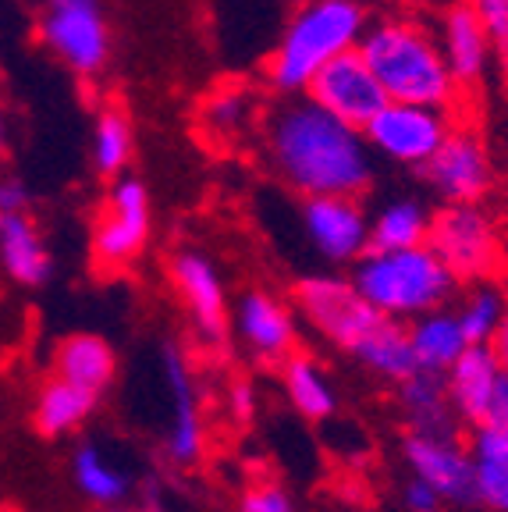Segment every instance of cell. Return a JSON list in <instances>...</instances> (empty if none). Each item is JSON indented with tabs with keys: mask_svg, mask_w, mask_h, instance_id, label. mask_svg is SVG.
<instances>
[{
	"mask_svg": "<svg viewBox=\"0 0 508 512\" xmlns=\"http://www.w3.org/2000/svg\"><path fill=\"white\" fill-rule=\"evenodd\" d=\"M263 153L299 196H363L374 185V150L363 128L334 118L306 93L281 96L263 121Z\"/></svg>",
	"mask_w": 508,
	"mask_h": 512,
	"instance_id": "1",
	"label": "cell"
},
{
	"mask_svg": "<svg viewBox=\"0 0 508 512\" xmlns=\"http://www.w3.org/2000/svg\"><path fill=\"white\" fill-rule=\"evenodd\" d=\"M359 54L377 75L388 100H405V104H434L452 107L459 104V82L452 79L437 43V32H430L427 22L413 15H384L370 18Z\"/></svg>",
	"mask_w": 508,
	"mask_h": 512,
	"instance_id": "2",
	"label": "cell"
},
{
	"mask_svg": "<svg viewBox=\"0 0 508 512\" xmlns=\"http://www.w3.org/2000/svg\"><path fill=\"white\" fill-rule=\"evenodd\" d=\"M370 18L374 11L366 0H302L267 57V86L278 96L306 93L327 61L359 47Z\"/></svg>",
	"mask_w": 508,
	"mask_h": 512,
	"instance_id": "3",
	"label": "cell"
},
{
	"mask_svg": "<svg viewBox=\"0 0 508 512\" xmlns=\"http://www.w3.org/2000/svg\"><path fill=\"white\" fill-rule=\"evenodd\" d=\"M352 281L381 317L402 324L437 306H452L459 296V278L427 242L409 249H366L352 264Z\"/></svg>",
	"mask_w": 508,
	"mask_h": 512,
	"instance_id": "4",
	"label": "cell"
},
{
	"mask_svg": "<svg viewBox=\"0 0 508 512\" xmlns=\"http://www.w3.org/2000/svg\"><path fill=\"white\" fill-rule=\"evenodd\" d=\"M427 246L445 260L459 285L491 281L505 267V235L480 203H445L430 217Z\"/></svg>",
	"mask_w": 508,
	"mask_h": 512,
	"instance_id": "5",
	"label": "cell"
},
{
	"mask_svg": "<svg viewBox=\"0 0 508 512\" xmlns=\"http://www.w3.org/2000/svg\"><path fill=\"white\" fill-rule=\"evenodd\" d=\"M36 36L54 61L79 79H96L111 64V25L104 0H43Z\"/></svg>",
	"mask_w": 508,
	"mask_h": 512,
	"instance_id": "6",
	"label": "cell"
},
{
	"mask_svg": "<svg viewBox=\"0 0 508 512\" xmlns=\"http://www.w3.org/2000/svg\"><path fill=\"white\" fill-rule=\"evenodd\" d=\"M295 310L317 335H324L327 342L345 349L349 356L381 320V313L363 299L356 281L342 278V274H310V278H302L295 285Z\"/></svg>",
	"mask_w": 508,
	"mask_h": 512,
	"instance_id": "7",
	"label": "cell"
},
{
	"mask_svg": "<svg viewBox=\"0 0 508 512\" xmlns=\"http://www.w3.org/2000/svg\"><path fill=\"white\" fill-rule=\"evenodd\" d=\"M153 232V200L146 182L132 175L111 178L93 228V260L104 271H125L139 260Z\"/></svg>",
	"mask_w": 508,
	"mask_h": 512,
	"instance_id": "8",
	"label": "cell"
},
{
	"mask_svg": "<svg viewBox=\"0 0 508 512\" xmlns=\"http://www.w3.org/2000/svg\"><path fill=\"white\" fill-rule=\"evenodd\" d=\"M452 125V107L388 100L363 125V139L374 150V157H384L391 164H405V168H420L423 160L445 143Z\"/></svg>",
	"mask_w": 508,
	"mask_h": 512,
	"instance_id": "9",
	"label": "cell"
},
{
	"mask_svg": "<svg viewBox=\"0 0 508 512\" xmlns=\"http://www.w3.org/2000/svg\"><path fill=\"white\" fill-rule=\"evenodd\" d=\"M416 171L441 203H484L494 189L491 150L477 128L469 125H452L445 143Z\"/></svg>",
	"mask_w": 508,
	"mask_h": 512,
	"instance_id": "10",
	"label": "cell"
},
{
	"mask_svg": "<svg viewBox=\"0 0 508 512\" xmlns=\"http://www.w3.org/2000/svg\"><path fill=\"white\" fill-rule=\"evenodd\" d=\"M302 232L334 267H352L370 249V214L359 196H302Z\"/></svg>",
	"mask_w": 508,
	"mask_h": 512,
	"instance_id": "11",
	"label": "cell"
},
{
	"mask_svg": "<svg viewBox=\"0 0 508 512\" xmlns=\"http://www.w3.org/2000/svg\"><path fill=\"white\" fill-rule=\"evenodd\" d=\"M306 96L317 107H324L327 114L349 121L356 128H363L388 104V93L381 89V82L370 72V64L363 61L359 50H349V54H338L334 61H327L306 86Z\"/></svg>",
	"mask_w": 508,
	"mask_h": 512,
	"instance_id": "12",
	"label": "cell"
},
{
	"mask_svg": "<svg viewBox=\"0 0 508 512\" xmlns=\"http://www.w3.org/2000/svg\"><path fill=\"white\" fill-rule=\"evenodd\" d=\"M171 285L192 317V328L207 345H221L228 338V292L217 264L199 249H178L167 264Z\"/></svg>",
	"mask_w": 508,
	"mask_h": 512,
	"instance_id": "13",
	"label": "cell"
},
{
	"mask_svg": "<svg viewBox=\"0 0 508 512\" xmlns=\"http://www.w3.org/2000/svg\"><path fill=\"white\" fill-rule=\"evenodd\" d=\"M402 456L409 473L434 488L441 502H473V463L455 431H409L402 438Z\"/></svg>",
	"mask_w": 508,
	"mask_h": 512,
	"instance_id": "14",
	"label": "cell"
},
{
	"mask_svg": "<svg viewBox=\"0 0 508 512\" xmlns=\"http://www.w3.org/2000/svg\"><path fill=\"white\" fill-rule=\"evenodd\" d=\"M242 345L263 363H285L295 352V310L267 288H249L231 317Z\"/></svg>",
	"mask_w": 508,
	"mask_h": 512,
	"instance_id": "15",
	"label": "cell"
},
{
	"mask_svg": "<svg viewBox=\"0 0 508 512\" xmlns=\"http://www.w3.org/2000/svg\"><path fill=\"white\" fill-rule=\"evenodd\" d=\"M437 43H441L448 72L459 82L462 93H477L487 75H491L494 57H491V43H487L484 22H480L473 0H459V4H452V8L441 15Z\"/></svg>",
	"mask_w": 508,
	"mask_h": 512,
	"instance_id": "16",
	"label": "cell"
},
{
	"mask_svg": "<svg viewBox=\"0 0 508 512\" xmlns=\"http://www.w3.org/2000/svg\"><path fill=\"white\" fill-rule=\"evenodd\" d=\"M164 381L171 395V424H167V456L178 466H192L203 456L207 431H203V409H199L196 384L185 352L178 345L164 349Z\"/></svg>",
	"mask_w": 508,
	"mask_h": 512,
	"instance_id": "17",
	"label": "cell"
},
{
	"mask_svg": "<svg viewBox=\"0 0 508 512\" xmlns=\"http://www.w3.org/2000/svg\"><path fill=\"white\" fill-rule=\"evenodd\" d=\"M501 363L494 356L491 345H466L462 356L445 370V395L448 406H452L455 420H466V424H484V413L491 406V395L498 388Z\"/></svg>",
	"mask_w": 508,
	"mask_h": 512,
	"instance_id": "18",
	"label": "cell"
},
{
	"mask_svg": "<svg viewBox=\"0 0 508 512\" xmlns=\"http://www.w3.org/2000/svg\"><path fill=\"white\" fill-rule=\"evenodd\" d=\"M0 267L18 285H43L54 271L50 249L43 242L40 224L32 221L29 210L22 214H0Z\"/></svg>",
	"mask_w": 508,
	"mask_h": 512,
	"instance_id": "19",
	"label": "cell"
},
{
	"mask_svg": "<svg viewBox=\"0 0 508 512\" xmlns=\"http://www.w3.org/2000/svg\"><path fill=\"white\" fill-rule=\"evenodd\" d=\"M405 328H409V345H413L416 370H427V374H445L462 356V349L469 345L452 306H437V310H430V313H420V317L409 320Z\"/></svg>",
	"mask_w": 508,
	"mask_h": 512,
	"instance_id": "20",
	"label": "cell"
},
{
	"mask_svg": "<svg viewBox=\"0 0 508 512\" xmlns=\"http://www.w3.org/2000/svg\"><path fill=\"white\" fill-rule=\"evenodd\" d=\"M118 374V356H114L111 342L100 335H68L54 352V377L79 384L86 392L100 395Z\"/></svg>",
	"mask_w": 508,
	"mask_h": 512,
	"instance_id": "21",
	"label": "cell"
},
{
	"mask_svg": "<svg viewBox=\"0 0 508 512\" xmlns=\"http://www.w3.org/2000/svg\"><path fill=\"white\" fill-rule=\"evenodd\" d=\"M473 463V502L491 512H508V434L480 424L469 445Z\"/></svg>",
	"mask_w": 508,
	"mask_h": 512,
	"instance_id": "22",
	"label": "cell"
},
{
	"mask_svg": "<svg viewBox=\"0 0 508 512\" xmlns=\"http://www.w3.org/2000/svg\"><path fill=\"white\" fill-rule=\"evenodd\" d=\"M352 356H356L370 374H377L381 381H391V384H402L405 377L416 374L409 328H405L402 320L381 317L374 324V331L352 349Z\"/></svg>",
	"mask_w": 508,
	"mask_h": 512,
	"instance_id": "23",
	"label": "cell"
},
{
	"mask_svg": "<svg viewBox=\"0 0 508 512\" xmlns=\"http://www.w3.org/2000/svg\"><path fill=\"white\" fill-rule=\"evenodd\" d=\"M430 210L416 196L388 200L370 217V249H409L423 246L430 235Z\"/></svg>",
	"mask_w": 508,
	"mask_h": 512,
	"instance_id": "24",
	"label": "cell"
},
{
	"mask_svg": "<svg viewBox=\"0 0 508 512\" xmlns=\"http://www.w3.org/2000/svg\"><path fill=\"white\" fill-rule=\"evenodd\" d=\"M96 395L79 388V384L64 381V377H54V381L43 384L40 399H36V431L43 438H61V434L75 431V427L86 424V416L93 413Z\"/></svg>",
	"mask_w": 508,
	"mask_h": 512,
	"instance_id": "25",
	"label": "cell"
},
{
	"mask_svg": "<svg viewBox=\"0 0 508 512\" xmlns=\"http://www.w3.org/2000/svg\"><path fill=\"white\" fill-rule=\"evenodd\" d=\"M135 153V132H132V118H128L125 107L111 104L100 107L93 121V143H89V160L100 178H118L128 171Z\"/></svg>",
	"mask_w": 508,
	"mask_h": 512,
	"instance_id": "26",
	"label": "cell"
},
{
	"mask_svg": "<svg viewBox=\"0 0 508 512\" xmlns=\"http://www.w3.org/2000/svg\"><path fill=\"white\" fill-rule=\"evenodd\" d=\"M281 374H285L288 402H292L306 420H327V416L338 409V395H334L331 377H327V370L320 367L313 356L292 352V356L281 363Z\"/></svg>",
	"mask_w": 508,
	"mask_h": 512,
	"instance_id": "27",
	"label": "cell"
},
{
	"mask_svg": "<svg viewBox=\"0 0 508 512\" xmlns=\"http://www.w3.org/2000/svg\"><path fill=\"white\" fill-rule=\"evenodd\" d=\"M402 392V409L409 420V431H455V413L448 406L445 377L416 370L398 384Z\"/></svg>",
	"mask_w": 508,
	"mask_h": 512,
	"instance_id": "28",
	"label": "cell"
},
{
	"mask_svg": "<svg viewBox=\"0 0 508 512\" xmlns=\"http://www.w3.org/2000/svg\"><path fill=\"white\" fill-rule=\"evenodd\" d=\"M508 310V296L501 292L498 281H473L469 292L455 306V317L462 324V335L469 345H491L494 331H498L501 317Z\"/></svg>",
	"mask_w": 508,
	"mask_h": 512,
	"instance_id": "29",
	"label": "cell"
},
{
	"mask_svg": "<svg viewBox=\"0 0 508 512\" xmlns=\"http://www.w3.org/2000/svg\"><path fill=\"white\" fill-rule=\"evenodd\" d=\"M72 473H75V488L93 505H118L128 495V477L118 466L107 463V456L96 445H82L75 452Z\"/></svg>",
	"mask_w": 508,
	"mask_h": 512,
	"instance_id": "30",
	"label": "cell"
},
{
	"mask_svg": "<svg viewBox=\"0 0 508 512\" xmlns=\"http://www.w3.org/2000/svg\"><path fill=\"white\" fill-rule=\"evenodd\" d=\"M253 114H256L253 93L242 86H228V89H217L207 104H203L199 121H203V128H207L214 139L235 143V139L253 125Z\"/></svg>",
	"mask_w": 508,
	"mask_h": 512,
	"instance_id": "31",
	"label": "cell"
},
{
	"mask_svg": "<svg viewBox=\"0 0 508 512\" xmlns=\"http://www.w3.org/2000/svg\"><path fill=\"white\" fill-rule=\"evenodd\" d=\"M477 15L484 22L487 43H491V57L498 75L508 82V0H473Z\"/></svg>",
	"mask_w": 508,
	"mask_h": 512,
	"instance_id": "32",
	"label": "cell"
},
{
	"mask_svg": "<svg viewBox=\"0 0 508 512\" xmlns=\"http://www.w3.org/2000/svg\"><path fill=\"white\" fill-rule=\"evenodd\" d=\"M239 512H295V502L278 484H253V488L242 495Z\"/></svg>",
	"mask_w": 508,
	"mask_h": 512,
	"instance_id": "33",
	"label": "cell"
},
{
	"mask_svg": "<svg viewBox=\"0 0 508 512\" xmlns=\"http://www.w3.org/2000/svg\"><path fill=\"white\" fill-rule=\"evenodd\" d=\"M32 192L18 175H0V214H22L29 210Z\"/></svg>",
	"mask_w": 508,
	"mask_h": 512,
	"instance_id": "34",
	"label": "cell"
},
{
	"mask_svg": "<svg viewBox=\"0 0 508 512\" xmlns=\"http://www.w3.org/2000/svg\"><path fill=\"white\" fill-rule=\"evenodd\" d=\"M228 406L231 416L239 420V424H249L256 416V392H253V381H235L228 392Z\"/></svg>",
	"mask_w": 508,
	"mask_h": 512,
	"instance_id": "35",
	"label": "cell"
},
{
	"mask_svg": "<svg viewBox=\"0 0 508 512\" xmlns=\"http://www.w3.org/2000/svg\"><path fill=\"white\" fill-rule=\"evenodd\" d=\"M484 424L508 434V370H501L498 388H494V395H491V406H487V413H484Z\"/></svg>",
	"mask_w": 508,
	"mask_h": 512,
	"instance_id": "36",
	"label": "cell"
},
{
	"mask_svg": "<svg viewBox=\"0 0 508 512\" xmlns=\"http://www.w3.org/2000/svg\"><path fill=\"white\" fill-rule=\"evenodd\" d=\"M405 509L409 512H427V509H441V498L434 495V488H427V484H423V480H409V484H405Z\"/></svg>",
	"mask_w": 508,
	"mask_h": 512,
	"instance_id": "37",
	"label": "cell"
},
{
	"mask_svg": "<svg viewBox=\"0 0 508 512\" xmlns=\"http://www.w3.org/2000/svg\"><path fill=\"white\" fill-rule=\"evenodd\" d=\"M491 349H494V356H498V363L508 370V310H505V317H501V324H498V331H494V338H491Z\"/></svg>",
	"mask_w": 508,
	"mask_h": 512,
	"instance_id": "38",
	"label": "cell"
},
{
	"mask_svg": "<svg viewBox=\"0 0 508 512\" xmlns=\"http://www.w3.org/2000/svg\"><path fill=\"white\" fill-rule=\"evenodd\" d=\"M8 143H11V125H8V111L0 104V157L8 153Z\"/></svg>",
	"mask_w": 508,
	"mask_h": 512,
	"instance_id": "39",
	"label": "cell"
},
{
	"mask_svg": "<svg viewBox=\"0 0 508 512\" xmlns=\"http://www.w3.org/2000/svg\"><path fill=\"white\" fill-rule=\"evenodd\" d=\"M427 512H441V509H427Z\"/></svg>",
	"mask_w": 508,
	"mask_h": 512,
	"instance_id": "40",
	"label": "cell"
},
{
	"mask_svg": "<svg viewBox=\"0 0 508 512\" xmlns=\"http://www.w3.org/2000/svg\"><path fill=\"white\" fill-rule=\"evenodd\" d=\"M114 512H125V509H114Z\"/></svg>",
	"mask_w": 508,
	"mask_h": 512,
	"instance_id": "41",
	"label": "cell"
}]
</instances>
